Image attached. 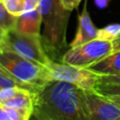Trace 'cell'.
Wrapping results in <instances>:
<instances>
[{
	"label": "cell",
	"mask_w": 120,
	"mask_h": 120,
	"mask_svg": "<svg viewBox=\"0 0 120 120\" xmlns=\"http://www.w3.org/2000/svg\"><path fill=\"white\" fill-rule=\"evenodd\" d=\"M0 106L18 110L31 117L34 110V93L19 86L2 89L0 90Z\"/></svg>",
	"instance_id": "cell-8"
},
{
	"label": "cell",
	"mask_w": 120,
	"mask_h": 120,
	"mask_svg": "<svg viewBox=\"0 0 120 120\" xmlns=\"http://www.w3.org/2000/svg\"><path fill=\"white\" fill-rule=\"evenodd\" d=\"M60 1L65 8L72 11L73 9L78 8V6L82 0H60Z\"/></svg>",
	"instance_id": "cell-18"
},
{
	"label": "cell",
	"mask_w": 120,
	"mask_h": 120,
	"mask_svg": "<svg viewBox=\"0 0 120 120\" xmlns=\"http://www.w3.org/2000/svg\"><path fill=\"white\" fill-rule=\"evenodd\" d=\"M24 1H25V11H28L38 8L41 0H24Z\"/></svg>",
	"instance_id": "cell-19"
},
{
	"label": "cell",
	"mask_w": 120,
	"mask_h": 120,
	"mask_svg": "<svg viewBox=\"0 0 120 120\" xmlns=\"http://www.w3.org/2000/svg\"><path fill=\"white\" fill-rule=\"evenodd\" d=\"M120 36V23H111L106 25L103 28L98 29V38L113 41Z\"/></svg>",
	"instance_id": "cell-12"
},
{
	"label": "cell",
	"mask_w": 120,
	"mask_h": 120,
	"mask_svg": "<svg viewBox=\"0 0 120 120\" xmlns=\"http://www.w3.org/2000/svg\"><path fill=\"white\" fill-rule=\"evenodd\" d=\"M5 50L13 51L18 54L36 61L43 66H47L52 61L43 47L41 36L22 34L15 29L8 31Z\"/></svg>",
	"instance_id": "cell-6"
},
{
	"label": "cell",
	"mask_w": 120,
	"mask_h": 120,
	"mask_svg": "<svg viewBox=\"0 0 120 120\" xmlns=\"http://www.w3.org/2000/svg\"><path fill=\"white\" fill-rule=\"evenodd\" d=\"M8 31L0 27V52L6 49V38Z\"/></svg>",
	"instance_id": "cell-20"
},
{
	"label": "cell",
	"mask_w": 120,
	"mask_h": 120,
	"mask_svg": "<svg viewBox=\"0 0 120 120\" xmlns=\"http://www.w3.org/2000/svg\"><path fill=\"white\" fill-rule=\"evenodd\" d=\"M98 29L93 23L91 17L86 8V1L84 3L82 11L78 17V27L74 38L69 43V48H73L91 40L98 38Z\"/></svg>",
	"instance_id": "cell-9"
},
{
	"label": "cell",
	"mask_w": 120,
	"mask_h": 120,
	"mask_svg": "<svg viewBox=\"0 0 120 120\" xmlns=\"http://www.w3.org/2000/svg\"><path fill=\"white\" fill-rule=\"evenodd\" d=\"M17 17L9 13L5 6L3 5L2 1L0 0V27L6 31H9L15 28Z\"/></svg>",
	"instance_id": "cell-14"
},
{
	"label": "cell",
	"mask_w": 120,
	"mask_h": 120,
	"mask_svg": "<svg viewBox=\"0 0 120 120\" xmlns=\"http://www.w3.org/2000/svg\"><path fill=\"white\" fill-rule=\"evenodd\" d=\"M42 23V17L39 8H36L32 10H28L17 17L15 30L26 35L41 36L40 26Z\"/></svg>",
	"instance_id": "cell-10"
},
{
	"label": "cell",
	"mask_w": 120,
	"mask_h": 120,
	"mask_svg": "<svg viewBox=\"0 0 120 120\" xmlns=\"http://www.w3.org/2000/svg\"><path fill=\"white\" fill-rule=\"evenodd\" d=\"M113 52L112 42L96 38L84 44L69 48L61 57V62L82 67L89 68L99 62Z\"/></svg>",
	"instance_id": "cell-5"
},
{
	"label": "cell",
	"mask_w": 120,
	"mask_h": 120,
	"mask_svg": "<svg viewBox=\"0 0 120 120\" xmlns=\"http://www.w3.org/2000/svg\"><path fill=\"white\" fill-rule=\"evenodd\" d=\"M0 120H12L8 115L7 110L2 106H0Z\"/></svg>",
	"instance_id": "cell-22"
},
{
	"label": "cell",
	"mask_w": 120,
	"mask_h": 120,
	"mask_svg": "<svg viewBox=\"0 0 120 120\" xmlns=\"http://www.w3.org/2000/svg\"><path fill=\"white\" fill-rule=\"evenodd\" d=\"M108 97L112 101H113L115 104H117L120 107V95H112V96H106Z\"/></svg>",
	"instance_id": "cell-23"
},
{
	"label": "cell",
	"mask_w": 120,
	"mask_h": 120,
	"mask_svg": "<svg viewBox=\"0 0 120 120\" xmlns=\"http://www.w3.org/2000/svg\"><path fill=\"white\" fill-rule=\"evenodd\" d=\"M37 120H88L84 90L67 82L49 81L34 93Z\"/></svg>",
	"instance_id": "cell-1"
},
{
	"label": "cell",
	"mask_w": 120,
	"mask_h": 120,
	"mask_svg": "<svg viewBox=\"0 0 120 120\" xmlns=\"http://www.w3.org/2000/svg\"><path fill=\"white\" fill-rule=\"evenodd\" d=\"M0 65L33 93L49 82L46 78L45 66L27 59L13 51L3 50L0 52Z\"/></svg>",
	"instance_id": "cell-3"
},
{
	"label": "cell",
	"mask_w": 120,
	"mask_h": 120,
	"mask_svg": "<svg viewBox=\"0 0 120 120\" xmlns=\"http://www.w3.org/2000/svg\"><path fill=\"white\" fill-rule=\"evenodd\" d=\"M95 91L103 96L120 95V83H105L98 82Z\"/></svg>",
	"instance_id": "cell-16"
},
{
	"label": "cell",
	"mask_w": 120,
	"mask_h": 120,
	"mask_svg": "<svg viewBox=\"0 0 120 120\" xmlns=\"http://www.w3.org/2000/svg\"><path fill=\"white\" fill-rule=\"evenodd\" d=\"M19 86L27 89L22 82H20L11 73H9L3 66L0 65V90L9 87Z\"/></svg>",
	"instance_id": "cell-13"
},
{
	"label": "cell",
	"mask_w": 120,
	"mask_h": 120,
	"mask_svg": "<svg viewBox=\"0 0 120 120\" xmlns=\"http://www.w3.org/2000/svg\"><path fill=\"white\" fill-rule=\"evenodd\" d=\"M98 82H105V83H120V72L116 74L110 75H101Z\"/></svg>",
	"instance_id": "cell-17"
},
{
	"label": "cell",
	"mask_w": 120,
	"mask_h": 120,
	"mask_svg": "<svg viewBox=\"0 0 120 120\" xmlns=\"http://www.w3.org/2000/svg\"><path fill=\"white\" fill-rule=\"evenodd\" d=\"M88 68L101 74L110 75L120 72V50L112 52L110 55L100 60L99 62L90 66Z\"/></svg>",
	"instance_id": "cell-11"
},
{
	"label": "cell",
	"mask_w": 120,
	"mask_h": 120,
	"mask_svg": "<svg viewBox=\"0 0 120 120\" xmlns=\"http://www.w3.org/2000/svg\"><path fill=\"white\" fill-rule=\"evenodd\" d=\"M110 2H111V0H94L95 5L100 9L106 8L108 7V5L110 4Z\"/></svg>",
	"instance_id": "cell-21"
},
{
	"label": "cell",
	"mask_w": 120,
	"mask_h": 120,
	"mask_svg": "<svg viewBox=\"0 0 120 120\" xmlns=\"http://www.w3.org/2000/svg\"><path fill=\"white\" fill-rule=\"evenodd\" d=\"M35 120H37V119H35Z\"/></svg>",
	"instance_id": "cell-25"
},
{
	"label": "cell",
	"mask_w": 120,
	"mask_h": 120,
	"mask_svg": "<svg viewBox=\"0 0 120 120\" xmlns=\"http://www.w3.org/2000/svg\"><path fill=\"white\" fill-rule=\"evenodd\" d=\"M45 73L48 81L55 80L67 82L85 91L95 90L100 77V74L88 68H82L54 61H52L45 66Z\"/></svg>",
	"instance_id": "cell-4"
},
{
	"label": "cell",
	"mask_w": 120,
	"mask_h": 120,
	"mask_svg": "<svg viewBox=\"0 0 120 120\" xmlns=\"http://www.w3.org/2000/svg\"><path fill=\"white\" fill-rule=\"evenodd\" d=\"M38 8L43 24V47L50 57L57 58L68 48L67 29L71 10L65 8L60 0H41Z\"/></svg>",
	"instance_id": "cell-2"
},
{
	"label": "cell",
	"mask_w": 120,
	"mask_h": 120,
	"mask_svg": "<svg viewBox=\"0 0 120 120\" xmlns=\"http://www.w3.org/2000/svg\"><path fill=\"white\" fill-rule=\"evenodd\" d=\"M112 47H113V52L120 50V36L112 41Z\"/></svg>",
	"instance_id": "cell-24"
},
{
	"label": "cell",
	"mask_w": 120,
	"mask_h": 120,
	"mask_svg": "<svg viewBox=\"0 0 120 120\" xmlns=\"http://www.w3.org/2000/svg\"><path fill=\"white\" fill-rule=\"evenodd\" d=\"M7 10L15 16H20L25 12L24 0H1Z\"/></svg>",
	"instance_id": "cell-15"
},
{
	"label": "cell",
	"mask_w": 120,
	"mask_h": 120,
	"mask_svg": "<svg viewBox=\"0 0 120 120\" xmlns=\"http://www.w3.org/2000/svg\"><path fill=\"white\" fill-rule=\"evenodd\" d=\"M88 120H120V107L95 90L85 91Z\"/></svg>",
	"instance_id": "cell-7"
}]
</instances>
